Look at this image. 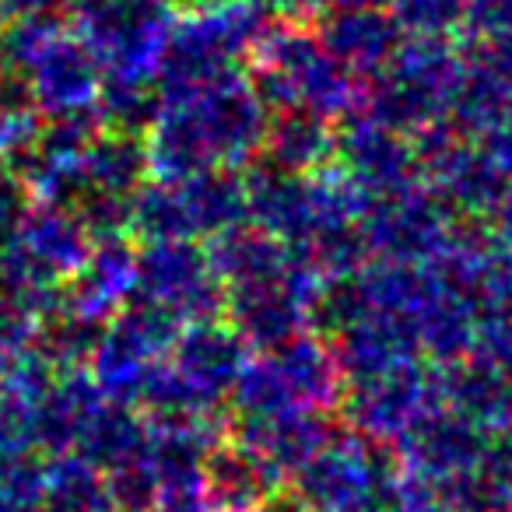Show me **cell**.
Listing matches in <instances>:
<instances>
[{"label": "cell", "instance_id": "cell-1", "mask_svg": "<svg viewBox=\"0 0 512 512\" xmlns=\"http://www.w3.org/2000/svg\"><path fill=\"white\" fill-rule=\"evenodd\" d=\"M15 137H18V120L0 109V158L8 155V148L15 144Z\"/></svg>", "mask_w": 512, "mask_h": 512}]
</instances>
